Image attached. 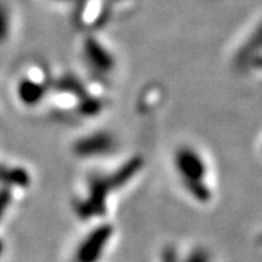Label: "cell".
I'll use <instances>...</instances> for the list:
<instances>
[{"label": "cell", "instance_id": "6da1fadb", "mask_svg": "<svg viewBox=\"0 0 262 262\" xmlns=\"http://www.w3.org/2000/svg\"><path fill=\"white\" fill-rule=\"evenodd\" d=\"M175 166L188 192L198 201L207 203L211 194L204 184L207 168L203 158L191 147H181L175 156Z\"/></svg>", "mask_w": 262, "mask_h": 262}, {"label": "cell", "instance_id": "7a4b0ae2", "mask_svg": "<svg viewBox=\"0 0 262 262\" xmlns=\"http://www.w3.org/2000/svg\"><path fill=\"white\" fill-rule=\"evenodd\" d=\"M113 226L101 225L95 227L79 245L76 251V262H98L102 256L108 241L113 236Z\"/></svg>", "mask_w": 262, "mask_h": 262}, {"label": "cell", "instance_id": "3957f363", "mask_svg": "<svg viewBox=\"0 0 262 262\" xmlns=\"http://www.w3.org/2000/svg\"><path fill=\"white\" fill-rule=\"evenodd\" d=\"M114 147V139L106 133H95L92 136L83 137L76 141L75 153L83 158L99 156L110 153Z\"/></svg>", "mask_w": 262, "mask_h": 262}, {"label": "cell", "instance_id": "277c9868", "mask_svg": "<svg viewBox=\"0 0 262 262\" xmlns=\"http://www.w3.org/2000/svg\"><path fill=\"white\" fill-rule=\"evenodd\" d=\"M84 54H86V60H89V63L94 66L98 72H110L113 69V56L95 39L86 41Z\"/></svg>", "mask_w": 262, "mask_h": 262}, {"label": "cell", "instance_id": "5b68a950", "mask_svg": "<svg viewBox=\"0 0 262 262\" xmlns=\"http://www.w3.org/2000/svg\"><path fill=\"white\" fill-rule=\"evenodd\" d=\"M46 95V88L32 79H24L18 88L19 99L28 106L37 105Z\"/></svg>", "mask_w": 262, "mask_h": 262}, {"label": "cell", "instance_id": "8992f818", "mask_svg": "<svg viewBox=\"0 0 262 262\" xmlns=\"http://www.w3.org/2000/svg\"><path fill=\"white\" fill-rule=\"evenodd\" d=\"M141 163L143 162H141L140 158H133L131 160H128L122 168H120L114 175H111V178H108L111 185L113 187H121L125 182H128L140 170Z\"/></svg>", "mask_w": 262, "mask_h": 262}, {"label": "cell", "instance_id": "52a82bcc", "mask_svg": "<svg viewBox=\"0 0 262 262\" xmlns=\"http://www.w3.org/2000/svg\"><path fill=\"white\" fill-rule=\"evenodd\" d=\"M0 182L13 184V185H28V173L22 169H9L0 166Z\"/></svg>", "mask_w": 262, "mask_h": 262}, {"label": "cell", "instance_id": "ba28073f", "mask_svg": "<svg viewBox=\"0 0 262 262\" xmlns=\"http://www.w3.org/2000/svg\"><path fill=\"white\" fill-rule=\"evenodd\" d=\"M10 32V15L8 8L0 3V42L6 41Z\"/></svg>", "mask_w": 262, "mask_h": 262}, {"label": "cell", "instance_id": "9c48e42d", "mask_svg": "<svg viewBox=\"0 0 262 262\" xmlns=\"http://www.w3.org/2000/svg\"><path fill=\"white\" fill-rule=\"evenodd\" d=\"M184 262H211L210 253L203 248H196L188 255V258Z\"/></svg>", "mask_w": 262, "mask_h": 262}, {"label": "cell", "instance_id": "30bf717a", "mask_svg": "<svg viewBox=\"0 0 262 262\" xmlns=\"http://www.w3.org/2000/svg\"><path fill=\"white\" fill-rule=\"evenodd\" d=\"M162 262H179L178 255H177L175 249L172 246L165 248V251L162 253Z\"/></svg>", "mask_w": 262, "mask_h": 262}, {"label": "cell", "instance_id": "8fae6325", "mask_svg": "<svg viewBox=\"0 0 262 262\" xmlns=\"http://www.w3.org/2000/svg\"><path fill=\"white\" fill-rule=\"evenodd\" d=\"M3 249H5V246H3V242L0 241V255H2V252H3Z\"/></svg>", "mask_w": 262, "mask_h": 262}]
</instances>
